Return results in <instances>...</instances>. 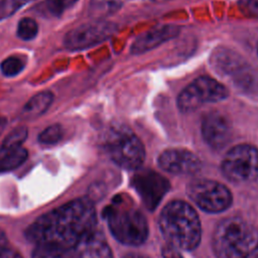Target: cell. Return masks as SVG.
Segmentation results:
<instances>
[{
    "instance_id": "cell-1",
    "label": "cell",
    "mask_w": 258,
    "mask_h": 258,
    "mask_svg": "<svg viewBox=\"0 0 258 258\" xmlns=\"http://www.w3.org/2000/svg\"><path fill=\"white\" fill-rule=\"evenodd\" d=\"M96 225L93 203L82 198L40 216L27 228L25 236L36 245L52 244L74 249L82 239L97 230Z\"/></svg>"
},
{
    "instance_id": "cell-2",
    "label": "cell",
    "mask_w": 258,
    "mask_h": 258,
    "mask_svg": "<svg viewBox=\"0 0 258 258\" xmlns=\"http://www.w3.org/2000/svg\"><path fill=\"white\" fill-rule=\"evenodd\" d=\"M158 225L169 245L182 250H194L201 241V222L196 211L186 203L173 201L161 211Z\"/></svg>"
},
{
    "instance_id": "cell-3",
    "label": "cell",
    "mask_w": 258,
    "mask_h": 258,
    "mask_svg": "<svg viewBox=\"0 0 258 258\" xmlns=\"http://www.w3.org/2000/svg\"><path fill=\"white\" fill-rule=\"evenodd\" d=\"M218 258H258V231L240 218L223 220L213 236Z\"/></svg>"
},
{
    "instance_id": "cell-4",
    "label": "cell",
    "mask_w": 258,
    "mask_h": 258,
    "mask_svg": "<svg viewBox=\"0 0 258 258\" xmlns=\"http://www.w3.org/2000/svg\"><path fill=\"white\" fill-rule=\"evenodd\" d=\"M108 227L120 243L138 246L148 236V225L143 213L126 198L118 196L104 212Z\"/></svg>"
},
{
    "instance_id": "cell-5",
    "label": "cell",
    "mask_w": 258,
    "mask_h": 258,
    "mask_svg": "<svg viewBox=\"0 0 258 258\" xmlns=\"http://www.w3.org/2000/svg\"><path fill=\"white\" fill-rule=\"evenodd\" d=\"M104 143L110 158L123 168L137 169L144 161L145 149L141 140L126 127L111 128Z\"/></svg>"
},
{
    "instance_id": "cell-6",
    "label": "cell",
    "mask_w": 258,
    "mask_h": 258,
    "mask_svg": "<svg viewBox=\"0 0 258 258\" xmlns=\"http://www.w3.org/2000/svg\"><path fill=\"white\" fill-rule=\"evenodd\" d=\"M223 174L235 182L258 179V148L240 144L231 148L221 164Z\"/></svg>"
},
{
    "instance_id": "cell-7",
    "label": "cell",
    "mask_w": 258,
    "mask_h": 258,
    "mask_svg": "<svg viewBox=\"0 0 258 258\" xmlns=\"http://www.w3.org/2000/svg\"><path fill=\"white\" fill-rule=\"evenodd\" d=\"M228 95L227 88L220 82L210 77H200L180 92L177 106L182 112H190L204 104L222 101Z\"/></svg>"
},
{
    "instance_id": "cell-8",
    "label": "cell",
    "mask_w": 258,
    "mask_h": 258,
    "mask_svg": "<svg viewBox=\"0 0 258 258\" xmlns=\"http://www.w3.org/2000/svg\"><path fill=\"white\" fill-rule=\"evenodd\" d=\"M188 198L203 211L220 213L232 204L231 191L222 183L212 179H195L187 185Z\"/></svg>"
},
{
    "instance_id": "cell-9",
    "label": "cell",
    "mask_w": 258,
    "mask_h": 258,
    "mask_svg": "<svg viewBox=\"0 0 258 258\" xmlns=\"http://www.w3.org/2000/svg\"><path fill=\"white\" fill-rule=\"evenodd\" d=\"M116 25L105 20L84 23L68 31L63 36V46L70 50L86 49L108 39L115 31Z\"/></svg>"
},
{
    "instance_id": "cell-10",
    "label": "cell",
    "mask_w": 258,
    "mask_h": 258,
    "mask_svg": "<svg viewBox=\"0 0 258 258\" xmlns=\"http://www.w3.org/2000/svg\"><path fill=\"white\" fill-rule=\"evenodd\" d=\"M132 183L142 203L150 211H154L170 187L165 177L151 169H144L135 173Z\"/></svg>"
},
{
    "instance_id": "cell-11",
    "label": "cell",
    "mask_w": 258,
    "mask_h": 258,
    "mask_svg": "<svg viewBox=\"0 0 258 258\" xmlns=\"http://www.w3.org/2000/svg\"><path fill=\"white\" fill-rule=\"evenodd\" d=\"M213 64L220 74L232 78L235 83L240 84L242 87L251 86L254 83L253 75L247 63L239 58V55L232 51L221 49L214 55Z\"/></svg>"
},
{
    "instance_id": "cell-12",
    "label": "cell",
    "mask_w": 258,
    "mask_h": 258,
    "mask_svg": "<svg viewBox=\"0 0 258 258\" xmlns=\"http://www.w3.org/2000/svg\"><path fill=\"white\" fill-rule=\"evenodd\" d=\"M158 164L163 170L173 174H194L202 167L196 154L180 148L164 150L158 157Z\"/></svg>"
},
{
    "instance_id": "cell-13",
    "label": "cell",
    "mask_w": 258,
    "mask_h": 258,
    "mask_svg": "<svg viewBox=\"0 0 258 258\" xmlns=\"http://www.w3.org/2000/svg\"><path fill=\"white\" fill-rule=\"evenodd\" d=\"M202 135L210 147L217 150L224 148L232 137L229 120L218 112L209 113L202 122Z\"/></svg>"
},
{
    "instance_id": "cell-14",
    "label": "cell",
    "mask_w": 258,
    "mask_h": 258,
    "mask_svg": "<svg viewBox=\"0 0 258 258\" xmlns=\"http://www.w3.org/2000/svg\"><path fill=\"white\" fill-rule=\"evenodd\" d=\"M179 32V27L174 25H161L147 30L139 35L131 45L132 53H144L155 48L161 43L175 37Z\"/></svg>"
},
{
    "instance_id": "cell-15",
    "label": "cell",
    "mask_w": 258,
    "mask_h": 258,
    "mask_svg": "<svg viewBox=\"0 0 258 258\" xmlns=\"http://www.w3.org/2000/svg\"><path fill=\"white\" fill-rule=\"evenodd\" d=\"M74 249L77 258H113L105 237L97 230L82 239Z\"/></svg>"
},
{
    "instance_id": "cell-16",
    "label": "cell",
    "mask_w": 258,
    "mask_h": 258,
    "mask_svg": "<svg viewBox=\"0 0 258 258\" xmlns=\"http://www.w3.org/2000/svg\"><path fill=\"white\" fill-rule=\"evenodd\" d=\"M54 96L50 91H43L32 96L23 106L22 113L26 117H37L45 113L53 102Z\"/></svg>"
},
{
    "instance_id": "cell-17",
    "label": "cell",
    "mask_w": 258,
    "mask_h": 258,
    "mask_svg": "<svg viewBox=\"0 0 258 258\" xmlns=\"http://www.w3.org/2000/svg\"><path fill=\"white\" fill-rule=\"evenodd\" d=\"M28 153L22 146L0 148V172L9 171L20 166L26 159Z\"/></svg>"
},
{
    "instance_id": "cell-18",
    "label": "cell",
    "mask_w": 258,
    "mask_h": 258,
    "mask_svg": "<svg viewBox=\"0 0 258 258\" xmlns=\"http://www.w3.org/2000/svg\"><path fill=\"white\" fill-rule=\"evenodd\" d=\"M31 258H77L75 249L52 244H39L31 254Z\"/></svg>"
},
{
    "instance_id": "cell-19",
    "label": "cell",
    "mask_w": 258,
    "mask_h": 258,
    "mask_svg": "<svg viewBox=\"0 0 258 258\" xmlns=\"http://www.w3.org/2000/svg\"><path fill=\"white\" fill-rule=\"evenodd\" d=\"M77 1L78 0H44L37 6V8L41 14L58 17L66 9L73 6Z\"/></svg>"
},
{
    "instance_id": "cell-20",
    "label": "cell",
    "mask_w": 258,
    "mask_h": 258,
    "mask_svg": "<svg viewBox=\"0 0 258 258\" xmlns=\"http://www.w3.org/2000/svg\"><path fill=\"white\" fill-rule=\"evenodd\" d=\"M25 67V61L18 55H10L0 63L1 73L6 77H14L20 74Z\"/></svg>"
},
{
    "instance_id": "cell-21",
    "label": "cell",
    "mask_w": 258,
    "mask_h": 258,
    "mask_svg": "<svg viewBox=\"0 0 258 258\" xmlns=\"http://www.w3.org/2000/svg\"><path fill=\"white\" fill-rule=\"evenodd\" d=\"M16 33L17 36L22 40H31L35 38L38 33V24L34 19L30 17H24L19 20Z\"/></svg>"
},
{
    "instance_id": "cell-22",
    "label": "cell",
    "mask_w": 258,
    "mask_h": 258,
    "mask_svg": "<svg viewBox=\"0 0 258 258\" xmlns=\"http://www.w3.org/2000/svg\"><path fill=\"white\" fill-rule=\"evenodd\" d=\"M63 137V130L59 124H53L43 129L38 135V141L42 144L52 145L58 143Z\"/></svg>"
},
{
    "instance_id": "cell-23",
    "label": "cell",
    "mask_w": 258,
    "mask_h": 258,
    "mask_svg": "<svg viewBox=\"0 0 258 258\" xmlns=\"http://www.w3.org/2000/svg\"><path fill=\"white\" fill-rule=\"evenodd\" d=\"M28 130L25 126H18L11 130L2 142L1 147H19L27 138Z\"/></svg>"
},
{
    "instance_id": "cell-24",
    "label": "cell",
    "mask_w": 258,
    "mask_h": 258,
    "mask_svg": "<svg viewBox=\"0 0 258 258\" xmlns=\"http://www.w3.org/2000/svg\"><path fill=\"white\" fill-rule=\"evenodd\" d=\"M120 4L118 0H92L91 12L97 16L107 15L116 11Z\"/></svg>"
},
{
    "instance_id": "cell-25",
    "label": "cell",
    "mask_w": 258,
    "mask_h": 258,
    "mask_svg": "<svg viewBox=\"0 0 258 258\" xmlns=\"http://www.w3.org/2000/svg\"><path fill=\"white\" fill-rule=\"evenodd\" d=\"M34 0H0V20L12 16L16 11Z\"/></svg>"
},
{
    "instance_id": "cell-26",
    "label": "cell",
    "mask_w": 258,
    "mask_h": 258,
    "mask_svg": "<svg viewBox=\"0 0 258 258\" xmlns=\"http://www.w3.org/2000/svg\"><path fill=\"white\" fill-rule=\"evenodd\" d=\"M240 7L246 15L258 17V0H241Z\"/></svg>"
},
{
    "instance_id": "cell-27",
    "label": "cell",
    "mask_w": 258,
    "mask_h": 258,
    "mask_svg": "<svg viewBox=\"0 0 258 258\" xmlns=\"http://www.w3.org/2000/svg\"><path fill=\"white\" fill-rule=\"evenodd\" d=\"M162 256L163 258H182L175 247L171 245H166L162 249Z\"/></svg>"
},
{
    "instance_id": "cell-28",
    "label": "cell",
    "mask_w": 258,
    "mask_h": 258,
    "mask_svg": "<svg viewBox=\"0 0 258 258\" xmlns=\"http://www.w3.org/2000/svg\"><path fill=\"white\" fill-rule=\"evenodd\" d=\"M0 258H21V256L8 246L0 248Z\"/></svg>"
},
{
    "instance_id": "cell-29",
    "label": "cell",
    "mask_w": 258,
    "mask_h": 258,
    "mask_svg": "<svg viewBox=\"0 0 258 258\" xmlns=\"http://www.w3.org/2000/svg\"><path fill=\"white\" fill-rule=\"evenodd\" d=\"M8 246V239L5 235V233L0 229V248Z\"/></svg>"
},
{
    "instance_id": "cell-30",
    "label": "cell",
    "mask_w": 258,
    "mask_h": 258,
    "mask_svg": "<svg viewBox=\"0 0 258 258\" xmlns=\"http://www.w3.org/2000/svg\"><path fill=\"white\" fill-rule=\"evenodd\" d=\"M124 258H149L143 254H138V253H129L126 256H124Z\"/></svg>"
},
{
    "instance_id": "cell-31",
    "label": "cell",
    "mask_w": 258,
    "mask_h": 258,
    "mask_svg": "<svg viewBox=\"0 0 258 258\" xmlns=\"http://www.w3.org/2000/svg\"><path fill=\"white\" fill-rule=\"evenodd\" d=\"M6 123H7L6 118L0 116V134L3 132V130H4L5 126H6Z\"/></svg>"
},
{
    "instance_id": "cell-32",
    "label": "cell",
    "mask_w": 258,
    "mask_h": 258,
    "mask_svg": "<svg viewBox=\"0 0 258 258\" xmlns=\"http://www.w3.org/2000/svg\"><path fill=\"white\" fill-rule=\"evenodd\" d=\"M257 51H258V45H257Z\"/></svg>"
}]
</instances>
